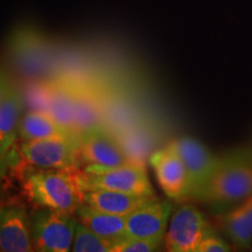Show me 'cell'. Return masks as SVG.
<instances>
[{"label":"cell","mask_w":252,"mask_h":252,"mask_svg":"<svg viewBox=\"0 0 252 252\" xmlns=\"http://www.w3.org/2000/svg\"><path fill=\"white\" fill-rule=\"evenodd\" d=\"M252 195V150L238 149L222 154L219 167L197 201L217 214L237 206Z\"/></svg>","instance_id":"obj_1"},{"label":"cell","mask_w":252,"mask_h":252,"mask_svg":"<svg viewBox=\"0 0 252 252\" xmlns=\"http://www.w3.org/2000/svg\"><path fill=\"white\" fill-rule=\"evenodd\" d=\"M74 86V84H72ZM75 87L74 103V128L78 135L84 132L100 127L102 110L96 96L86 89Z\"/></svg>","instance_id":"obj_18"},{"label":"cell","mask_w":252,"mask_h":252,"mask_svg":"<svg viewBox=\"0 0 252 252\" xmlns=\"http://www.w3.org/2000/svg\"><path fill=\"white\" fill-rule=\"evenodd\" d=\"M11 159H9V156L7 157H1L0 156V178L5 175L6 171H7L8 166L11 165Z\"/></svg>","instance_id":"obj_23"},{"label":"cell","mask_w":252,"mask_h":252,"mask_svg":"<svg viewBox=\"0 0 252 252\" xmlns=\"http://www.w3.org/2000/svg\"><path fill=\"white\" fill-rule=\"evenodd\" d=\"M71 172L40 167L28 169L24 180L27 196L40 208L75 213L83 203V191Z\"/></svg>","instance_id":"obj_2"},{"label":"cell","mask_w":252,"mask_h":252,"mask_svg":"<svg viewBox=\"0 0 252 252\" xmlns=\"http://www.w3.org/2000/svg\"><path fill=\"white\" fill-rule=\"evenodd\" d=\"M160 188L169 200L184 201L190 198V180L180 154L171 144L158 150L150 158Z\"/></svg>","instance_id":"obj_9"},{"label":"cell","mask_w":252,"mask_h":252,"mask_svg":"<svg viewBox=\"0 0 252 252\" xmlns=\"http://www.w3.org/2000/svg\"><path fill=\"white\" fill-rule=\"evenodd\" d=\"M25 102L20 89L11 81L0 100V156L7 157L19 135Z\"/></svg>","instance_id":"obj_14"},{"label":"cell","mask_w":252,"mask_h":252,"mask_svg":"<svg viewBox=\"0 0 252 252\" xmlns=\"http://www.w3.org/2000/svg\"><path fill=\"white\" fill-rule=\"evenodd\" d=\"M19 137L23 140L61 138V139L80 141V135L76 132L61 125L47 113L36 111H27L24 113L19 127Z\"/></svg>","instance_id":"obj_16"},{"label":"cell","mask_w":252,"mask_h":252,"mask_svg":"<svg viewBox=\"0 0 252 252\" xmlns=\"http://www.w3.org/2000/svg\"><path fill=\"white\" fill-rule=\"evenodd\" d=\"M173 212V203L157 197L125 216L126 236L162 244Z\"/></svg>","instance_id":"obj_10"},{"label":"cell","mask_w":252,"mask_h":252,"mask_svg":"<svg viewBox=\"0 0 252 252\" xmlns=\"http://www.w3.org/2000/svg\"><path fill=\"white\" fill-rule=\"evenodd\" d=\"M75 214L81 223L100 237L109 239L113 243L126 236L125 216L100 212L84 202L77 208Z\"/></svg>","instance_id":"obj_17"},{"label":"cell","mask_w":252,"mask_h":252,"mask_svg":"<svg viewBox=\"0 0 252 252\" xmlns=\"http://www.w3.org/2000/svg\"><path fill=\"white\" fill-rule=\"evenodd\" d=\"M161 244L157 242L125 236L113 243L112 252H153L159 250Z\"/></svg>","instance_id":"obj_20"},{"label":"cell","mask_w":252,"mask_h":252,"mask_svg":"<svg viewBox=\"0 0 252 252\" xmlns=\"http://www.w3.org/2000/svg\"><path fill=\"white\" fill-rule=\"evenodd\" d=\"M217 224L236 250H249L252 243V195L237 206L217 214Z\"/></svg>","instance_id":"obj_13"},{"label":"cell","mask_w":252,"mask_h":252,"mask_svg":"<svg viewBox=\"0 0 252 252\" xmlns=\"http://www.w3.org/2000/svg\"><path fill=\"white\" fill-rule=\"evenodd\" d=\"M11 80H9L8 75L6 74V71L2 68H0V100H1L2 96H4L6 89H7Z\"/></svg>","instance_id":"obj_22"},{"label":"cell","mask_w":252,"mask_h":252,"mask_svg":"<svg viewBox=\"0 0 252 252\" xmlns=\"http://www.w3.org/2000/svg\"><path fill=\"white\" fill-rule=\"evenodd\" d=\"M35 251L31 215L20 206L0 208V252Z\"/></svg>","instance_id":"obj_12"},{"label":"cell","mask_w":252,"mask_h":252,"mask_svg":"<svg viewBox=\"0 0 252 252\" xmlns=\"http://www.w3.org/2000/svg\"><path fill=\"white\" fill-rule=\"evenodd\" d=\"M20 152L28 163L40 168L74 171L80 167V147L75 140L61 138L24 140Z\"/></svg>","instance_id":"obj_7"},{"label":"cell","mask_w":252,"mask_h":252,"mask_svg":"<svg viewBox=\"0 0 252 252\" xmlns=\"http://www.w3.org/2000/svg\"><path fill=\"white\" fill-rule=\"evenodd\" d=\"M82 191L87 189H110L140 196H154L146 168L140 162H130L118 167L89 165L83 174H76Z\"/></svg>","instance_id":"obj_3"},{"label":"cell","mask_w":252,"mask_h":252,"mask_svg":"<svg viewBox=\"0 0 252 252\" xmlns=\"http://www.w3.org/2000/svg\"><path fill=\"white\" fill-rule=\"evenodd\" d=\"M216 230L207 216L191 203H182L169 219L165 248L169 252H195L198 244Z\"/></svg>","instance_id":"obj_6"},{"label":"cell","mask_w":252,"mask_h":252,"mask_svg":"<svg viewBox=\"0 0 252 252\" xmlns=\"http://www.w3.org/2000/svg\"><path fill=\"white\" fill-rule=\"evenodd\" d=\"M234 250L231 244H229L224 238L217 235V232L208 235L198 244L195 252H229Z\"/></svg>","instance_id":"obj_21"},{"label":"cell","mask_w":252,"mask_h":252,"mask_svg":"<svg viewBox=\"0 0 252 252\" xmlns=\"http://www.w3.org/2000/svg\"><path fill=\"white\" fill-rule=\"evenodd\" d=\"M77 219L70 213L39 208L31 215L32 237L35 251H71Z\"/></svg>","instance_id":"obj_5"},{"label":"cell","mask_w":252,"mask_h":252,"mask_svg":"<svg viewBox=\"0 0 252 252\" xmlns=\"http://www.w3.org/2000/svg\"><path fill=\"white\" fill-rule=\"evenodd\" d=\"M9 59L19 71L32 77H46L53 68V49L39 32L28 27L17 28L7 43Z\"/></svg>","instance_id":"obj_4"},{"label":"cell","mask_w":252,"mask_h":252,"mask_svg":"<svg viewBox=\"0 0 252 252\" xmlns=\"http://www.w3.org/2000/svg\"><path fill=\"white\" fill-rule=\"evenodd\" d=\"M80 157L88 165L118 167L133 162L122 145L102 128H94L80 135Z\"/></svg>","instance_id":"obj_11"},{"label":"cell","mask_w":252,"mask_h":252,"mask_svg":"<svg viewBox=\"0 0 252 252\" xmlns=\"http://www.w3.org/2000/svg\"><path fill=\"white\" fill-rule=\"evenodd\" d=\"M113 242L100 237L80 220L75 229L71 251L74 252H112Z\"/></svg>","instance_id":"obj_19"},{"label":"cell","mask_w":252,"mask_h":252,"mask_svg":"<svg viewBox=\"0 0 252 252\" xmlns=\"http://www.w3.org/2000/svg\"><path fill=\"white\" fill-rule=\"evenodd\" d=\"M169 144L184 160L190 180V198L197 200L219 167L222 156H216L201 141L187 135L176 138Z\"/></svg>","instance_id":"obj_8"},{"label":"cell","mask_w":252,"mask_h":252,"mask_svg":"<svg viewBox=\"0 0 252 252\" xmlns=\"http://www.w3.org/2000/svg\"><path fill=\"white\" fill-rule=\"evenodd\" d=\"M82 196L83 202L94 209L123 216L128 215L133 210L158 197L157 195L140 196L110 189H87L83 190Z\"/></svg>","instance_id":"obj_15"}]
</instances>
